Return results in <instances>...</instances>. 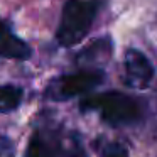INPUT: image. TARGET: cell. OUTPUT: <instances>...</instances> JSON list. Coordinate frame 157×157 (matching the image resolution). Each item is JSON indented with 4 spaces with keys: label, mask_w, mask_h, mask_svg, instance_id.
I'll return each mask as SVG.
<instances>
[{
    "label": "cell",
    "mask_w": 157,
    "mask_h": 157,
    "mask_svg": "<svg viewBox=\"0 0 157 157\" xmlns=\"http://www.w3.org/2000/svg\"><path fill=\"white\" fill-rule=\"evenodd\" d=\"M98 12V4L90 0H68L63 7L56 39L61 46L71 48L85 39Z\"/></svg>",
    "instance_id": "1"
},
{
    "label": "cell",
    "mask_w": 157,
    "mask_h": 157,
    "mask_svg": "<svg viewBox=\"0 0 157 157\" xmlns=\"http://www.w3.org/2000/svg\"><path fill=\"white\" fill-rule=\"evenodd\" d=\"M81 110H98L101 113V118L113 127L133 123L142 115L137 100L118 91H106L88 96L81 101Z\"/></svg>",
    "instance_id": "2"
},
{
    "label": "cell",
    "mask_w": 157,
    "mask_h": 157,
    "mask_svg": "<svg viewBox=\"0 0 157 157\" xmlns=\"http://www.w3.org/2000/svg\"><path fill=\"white\" fill-rule=\"evenodd\" d=\"M103 83V71L100 69H83V71L66 75L56 79L48 88V93L54 100H68L76 95L86 93Z\"/></svg>",
    "instance_id": "3"
},
{
    "label": "cell",
    "mask_w": 157,
    "mask_h": 157,
    "mask_svg": "<svg viewBox=\"0 0 157 157\" xmlns=\"http://www.w3.org/2000/svg\"><path fill=\"white\" fill-rule=\"evenodd\" d=\"M127 85L132 88H145L154 78V68L150 61L137 49H128L125 54Z\"/></svg>",
    "instance_id": "4"
},
{
    "label": "cell",
    "mask_w": 157,
    "mask_h": 157,
    "mask_svg": "<svg viewBox=\"0 0 157 157\" xmlns=\"http://www.w3.org/2000/svg\"><path fill=\"white\" fill-rule=\"evenodd\" d=\"M32 54L31 48L12 32L5 22H0V56L7 59L25 61Z\"/></svg>",
    "instance_id": "5"
},
{
    "label": "cell",
    "mask_w": 157,
    "mask_h": 157,
    "mask_svg": "<svg viewBox=\"0 0 157 157\" xmlns=\"http://www.w3.org/2000/svg\"><path fill=\"white\" fill-rule=\"evenodd\" d=\"M112 52V42L108 37L105 39H98L93 44H90L88 48H85L78 56L79 63H100L105 61Z\"/></svg>",
    "instance_id": "6"
},
{
    "label": "cell",
    "mask_w": 157,
    "mask_h": 157,
    "mask_svg": "<svg viewBox=\"0 0 157 157\" xmlns=\"http://www.w3.org/2000/svg\"><path fill=\"white\" fill-rule=\"evenodd\" d=\"M24 91L22 88L14 85H4L0 86V113H9L19 108L22 101Z\"/></svg>",
    "instance_id": "7"
},
{
    "label": "cell",
    "mask_w": 157,
    "mask_h": 157,
    "mask_svg": "<svg viewBox=\"0 0 157 157\" xmlns=\"http://www.w3.org/2000/svg\"><path fill=\"white\" fill-rule=\"evenodd\" d=\"M25 157H58V154L39 133H34L29 140Z\"/></svg>",
    "instance_id": "8"
},
{
    "label": "cell",
    "mask_w": 157,
    "mask_h": 157,
    "mask_svg": "<svg viewBox=\"0 0 157 157\" xmlns=\"http://www.w3.org/2000/svg\"><path fill=\"white\" fill-rule=\"evenodd\" d=\"M101 157H128V154L120 144H108L103 149Z\"/></svg>",
    "instance_id": "9"
}]
</instances>
